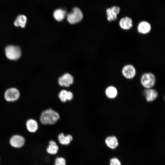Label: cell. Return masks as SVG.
<instances>
[{
	"instance_id": "cell-1",
	"label": "cell",
	"mask_w": 165,
	"mask_h": 165,
	"mask_svg": "<svg viewBox=\"0 0 165 165\" xmlns=\"http://www.w3.org/2000/svg\"><path fill=\"white\" fill-rule=\"evenodd\" d=\"M59 113L51 108H49L43 111L40 117V121L44 125H53L60 119Z\"/></svg>"
},
{
	"instance_id": "cell-2",
	"label": "cell",
	"mask_w": 165,
	"mask_h": 165,
	"mask_svg": "<svg viewBox=\"0 0 165 165\" xmlns=\"http://www.w3.org/2000/svg\"><path fill=\"white\" fill-rule=\"evenodd\" d=\"M156 82L155 75L150 72L143 73L141 78V83L146 89L151 88L155 85Z\"/></svg>"
},
{
	"instance_id": "cell-3",
	"label": "cell",
	"mask_w": 165,
	"mask_h": 165,
	"mask_svg": "<svg viewBox=\"0 0 165 165\" xmlns=\"http://www.w3.org/2000/svg\"><path fill=\"white\" fill-rule=\"evenodd\" d=\"M5 51L6 57L10 60H17L21 56L20 49L17 46L13 45L8 46L6 48Z\"/></svg>"
},
{
	"instance_id": "cell-4",
	"label": "cell",
	"mask_w": 165,
	"mask_h": 165,
	"mask_svg": "<svg viewBox=\"0 0 165 165\" xmlns=\"http://www.w3.org/2000/svg\"><path fill=\"white\" fill-rule=\"evenodd\" d=\"M83 16L80 9L77 7H75L73 9L72 12L68 14L67 19L69 23L73 24L81 21Z\"/></svg>"
},
{
	"instance_id": "cell-5",
	"label": "cell",
	"mask_w": 165,
	"mask_h": 165,
	"mask_svg": "<svg viewBox=\"0 0 165 165\" xmlns=\"http://www.w3.org/2000/svg\"><path fill=\"white\" fill-rule=\"evenodd\" d=\"M20 96V93L16 88L12 87L8 89L4 94L5 100L9 102L14 101L17 100Z\"/></svg>"
},
{
	"instance_id": "cell-6",
	"label": "cell",
	"mask_w": 165,
	"mask_h": 165,
	"mask_svg": "<svg viewBox=\"0 0 165 165\" xmlns=\"http://www.w3.org/2000/svg\"><path fill=\"white\" fill-rule=\"evenodd\" d=\"M122 73L126 78L127 79H131L133 78L136 75V69L132 64H126L123 68Z\"/></svg>"
},
{
	"instance_id": "cell-7",
	"label": "cell",
	"mask_w": 165,
	"mask_h": 165,
	"mask_svg": "<svg viewBox=\"0 0 165 165\" xmlns=\"http://www.w3.org/2000/svg\"><path fill=\"white\" fill-rule=\"evenodd\" d=\"M74 78L70 74L66 73L61 77L58 79L59 84L61 86L68 87L73 84Z\"/></svg>"
},
{
	"instance_id": "cell-8",
	"label": "cell",
	"mask_w": 165,
	"mask_h": 165,
	"mask_svg": "<svg viewBox=\"0 0 165 165\" xmlns=\"http://www.w3.org/2000/svg\"><path fill=\"white\" fill-rule=\"evenodd\" d=\"M25 139L22 136L15 135L13 136L10 138L9 143L13 147L19 148L22 147L25 143Z\"/></svg>"
},
{
	"instance_id": "cell-9",
	"label": "cell",
	"mask_w": 165,
	"mask_h": 165,
	"mask_svg": "<svg viewBox=\"0 0 165 165\" xmlns=\"http://www.w3.org/2000/svg\"><path fill=\"white\" fill-rule=\"evenodd\" d=\"M151 30L150 24L146 21H142L138 24L137 30L138 32L141 34L145 35L149 33Z\"/></svg>"
},
{
	"instance_id": "cell-10",
	"label": "cell",
	"mask_w": 165,
	"mask_h": 165,
	"mask_svg": "<svg viewBox=\"0 0 165 165\" xmlns=\"http://www.w3.org/2000/svg\"><path fill=\"white\" fill-rule=\"evenodd\" d=\"M119 25L122 29L125 31L129 30L133 27V21L130 17L125 16L120 19Z\"/></svg>"
},
{
	"instance_id": "cell-11",
	"label": "cell",
	"mask_w": 165,
	"mask_h": 165,
	"mask_svg": "<svg viewBox=\"0 0 165 165\" xmlns=\"http://www.w3.org/2000/svg\"><path fill=\"white\" fill-rule=\"evenodd\" d=\"M144 94L146 101L148 102L154 101L158 96L157 91L151 88L146 89L144 91Z\"/></svg>"
},
{
	"instance_id": "cell-12",
	"label": "cell",
	"mask_w": 165,
	"mask_h": 165,
	"mask_svg": "<svg viewBox=\"0 0 165 165\" xmlns=\"http://www.w3.org/2000/svg\"><path fill=\"white\" fill-rule=\"evenodd\" d=\"M58 97L61 102H65L67 100H72L73 98V95L71 91L63 90L60 92Z\"/></svg>"
},
{
	"instance_id": "cell-13",
	"label": "cell",
	"mask_w": 165,
	"mask_h": 165,
	"mask_svg": "<svg viewBox=\"0 0 165 165\" xmlns=\"http://www.w3.org/2000/svg\"><path fill=\"white\" fill-rule=\"evenodd\" d=\"M59 143L63 145H67L70 144L73 140V137L70 134L64 135L63 133H60L58 136Z\"/></svg>"
},
{
	"instance_id": "cell-14",
	"label": "cell",
	"mask_w": 165,
	"mask_h": 165,
	"mask_svg": "<svg viewBox=\"0 0 165 165\" xmlns=\"http://www.w3.org/2000/svg\"><path fill=\"white\" fill-rule=\"evenodd\" d=\"M105 141L107 146L112 149L116 148L119 145L117 138L114 136L108 137Z\"/></svg>"
},
{
	"instance_id": "cell-15",
	"label": "cell",
	"mask_w": 165,
	"mask_h": 165,
	"mask_svg": "<svg viewBox=\"0 0 165 165\" xmlns=\"http://www.w3.org/2000/svg\"><path fill=\"white\" fill-rule=\"evenodd\" d=\"M26 126L28 130L31 133L35 132L38 128L37 122L33 119H28L26 122Z\"/></svg>"
},
{
	"instance_id": "cell-16",
	"label": "cell",
	"mask_w": 165,
	"mask_h": 165,
	"mask_svg": "<svg viewBox=\"0 0 165 165\" xmlns=\"http://www.w3.org/2000/svg\"><path fill=\"white\" fill-rule=\"evenodd\" d=\"M59 147L56 143L53 141L50 140L46 149L47 152L50 154L54 155L57 153Z\"/></svg>"
},
{
	"instance_id": "cell-17",
	"label": "cell",
	"mask_w": 165,
	"mask_h": 165,
	"mask_svg": "<svg viewBox=\"0 0 165 165\" xmlns=\"http://www.w3.org/2000/svg\"><path fill=\"white\" fill-rule=\"evenodd\" d=\"M27 20V18L26 16L23 15H20L17 16L14 24L16 27H20L24 28L25 27Z\"/></svg>"
},
{
	"instance_id": "cell-18",
	"label": "cell",
	"mask_w": 165,
	"mask_h": 165,
	"mask_svg": "<svg viewBox=\"0 0 165 165\" xmlns=\"http://www.w3.org/2000/svg\"><path fill=\"white\" fill-rule=\"evenodd\" d=\"M117 90L114 86H109L105 90L106 96L110 99H113L115 98L117 96Z\"/></svg>"
},
{
	"instance_id": "cell-19",
	"label": "cell",
	"mask_w": 165,
	"mask_h": 165,
	"mask_svg": "<svg viewBox=\"0 0 165 165\" xmlns=\"http://www.w3.org/2000/svg\"><path fill=\"white\" fill-rule=\"evenodd\" d=\"M66 14V12L65 10L61 9H57L54 12L53 16L56 20L61 21L64 19Z\"/></svg>"
},
{
	"instance_id": "cell-20",
	"label": "cell",
	"mask_w": 165,
	"mask_h": 165,
	"mask_svg": "<svg viewBox=\"0 0 165 165\" xmlns=\"http://www.w3.org/2000/svg\"><path fill=\"white\" fill-rule=\"evenodd\" d=\"M107 19L109 22L115 21L117 18V16L113 14L111 12L110 8H108L106 10Z\"/></svg>"
},
{
	"instance_id": "cell-21",
	"label": "cell",
	"mask_w": 165,
	"mask_h": 165,
	"mask_svg": "<svg viewBox=\"0 0 165 165\" xmlns=\"http://www.w3.org/2000/svg\"><path fill=\"white\" fill-rule=\"evenodd\" d=\"M54 165H66V160L63 157H57L55 160Z\"/></svg>"
},
{
	"instance_id": "cell-22",
	"label": "cell",
	"mask_w": 165,
	"mask_h": 165,
	"mask_svg": "<svg viewBox=\"0 0 165 165\" xmlns=\"http://www.w3.org/2000/svg\"><path fill=\"white\" fill-rule=\"evenodd\" d=\"M110 9L111 12L114 15L117 16L120 11V8L117 6H114L112 7Z\"/></svg>"
},
{
	"instance_id": "cell-23",
	"label": "cell",
	"mask_w": 165,
	"mask_h": 165,
	"mask_svg": "<svg viewBox=\"0 0 165 165\" xmlns=\"http://www.w3.org/2000/svg\"><path fill=\"white\" fill-rule=\"evenodd\" d=\"M110 165H121L120 161L116 158L111 159L110 161Z\"/></svg>"
}]
</instances>
